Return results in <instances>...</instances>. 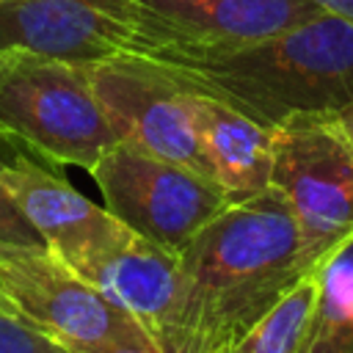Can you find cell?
<instances>
[{"label": "cell", "mask_w": 353, "mask_h": 353, "mask_svg": "<svg viewBox=\"0 0 353 353\" xmlns=\"http://www.w3.org/2000/svg\"><path fill=\"white\" fill-rule=\"evenodd\" d=\"M306 273L292 212L276 188L229 201L179 251L165 353H226Z\"/></svg>", "instance_id": "obj_1"}, {"label": "cell", "mask_w": 353, "mask_h": 353, "mask_svg": "<svg viewBox=\"0 0 353 353\" xmlns=\"http://www.w3.org/2000/svg\"><path fill=\"white\" fill-rule=\"evenodd\" d=\"M154 63L182 88L210 94L273 130L336 119L353 105V22L331 11L221 55Z\"/></svg>", "instance_id": "obj_2"}, {"label": "cell", "mask_w": 353, "mask_h": 353, "mask_svg": "<svg viewBox=\"0 0 353 353\" xmlns=\"http://www.w3.org/2000/svg\"><path fill=\"white\" fill-rule=\"evenodd\" d=\"M0 135L52 165L85 171L119 143L85 63L28 50L0 52Z\"/></svg>", "instance_id": "obj_3"}, {"label": "cell", "mask_w": 353, "mask_h": 353, "mask_svg": "<svg viewBox=\"0 0 353 353\" xmlns=\"http://www.w3.org/2000/svg\"><path fill=\"white\" fill-rule=\"evenodd\" d=\"M270 188L292 212L306 270L353 237V143L336 119L273 130Z\"/></svg>", "instance_id": "obj_4"}, {"label": "cell", "mask_w": 353, "mask_h": 353, "mask_svg": "<svg viewBox=\"0 0 353 353\" xmlns=\"http://www.w3.org/2000/svg\"><path fill=\"white\" fill-rule=\"evenodd\" d=\"M0 292L22 320L69 353L154 339L50 248L0 243Z\"/></svg>", "instance_id": "obj_5"}, {"label": "cell", "mask_w": 353, "mask_h": 353, "mask_svg": "<svg viewBox=\"0 0 353 353\" xmlns=\"http://www.w3.org/2000/svg\"><path fill=\"white\" fill-rule=\"evenodd\" d=\"M88 174L119 221L174 254L232 201L201 171L127 143L110 146Z\"/></svg>", "instance_id": "obj_6"}, {"label": "cell", "mask_w": 353, "mask_h": 353, "mask_svg": "<svg viewBox=\"0 0 353 353\" xmlns=\"http://www.w3.org/2000/svg\"><path fill=\"white\" fill-rule=\"evenodd\" d=\"M314 0H130V55L188 61L221 55L314 19Z\"/></svg>", "instance_id": "obj_7"}, {"label": "cell", "mask_w": 353, "mask_h": 353, "mask_svg": "<svg viewBox=\"0 0 353 353\" xmlns=\"http://www.w3.org/2000/svg\"><path fill=\"white\" fill-rule=\"evenodd\" d=\"M85 72L119 143L190 165L207 176L185 88L154 61L127 52L91 61Z\"/></svg>", "instance_id": "obj_8"}, {"label": "cell", "mask_w": 353, "mask_h": 353, "mask_svg": "<svg viewBox=\"0 0 353 353\" xmlns=\"http://www.w3.org/2000/svg\"><path fill=\"white\" fill-rule=\"evenodd\" d=\"M0 179L28 221L39 229L47 248L74 270L119 245L132 232L105 204H94L83 196L52 168V163L36 157L19 143H14L8 157H0Z\"/></svg>", "instance_id": "obj_9"}, {"label": "cell", "mask_w": 353, "mask_h": 353, "mask_svg": "<svg viewBox=\"0 0 353 353\" xmlns=\"http://www.w3.org/2000/svg\"><path fill=\"white\" fill-rule=\"evenodd\" d=\"M132 47L130 0H0V52L91 63Z\"/></svg>", "instance_id": "obj_10"}, {"label": "cell", "mask_w": 353, "mask_h": 353, "mask_svg": "<svg viewBox=\"0 0 353 353\" xmlns=\"http://www.w3.org/2000/svg\"><path fill=\"white\" fill-rule=\"evenodd\" d=\"M77 273L165 345L182 281L179 254L130 232Z\"/></svg>", "instance_id": "obj_11"}, {"label": "cell", "mask_w": 353, "mask_h": 353, "mask_svg": "<svg viewBox=\"0 0 353 353\" xmlns=\"http://www.w3.org/2000/svg\"><path fill=\"white\" fill-rule=\"evenodd\" d=\"M185 99L207 176L232 201L268 190L273 174V127L201 91L185 88Z\"/></svg>", "instance_id": "obj_12"}, {"label": "cell", "mask_w": 353, "mask_h": 353, "mask_svg": "<svg viewBox=\"0 0 353 353\" xmlns=\"http://www.w3.org/2000/svg\"><path fill=\"white\" fill-rule=\"evenodd\" d=\"M320 292L295 353H353V237L320 262Z\"/></svg>", "instance_id": "obj_13"}, {"label": "cell", "mask_w": 353, "mask_h": 353, "mask_svg": "<svg viewBox=\"0 0 353 353\" xmlns=\"http://www.w3.org/2000/svg\"><path fill=\"white\" fill-rule=\"evenodd\" d=\"M320 292L317 268L295 281L226 353H295Z\"/></svg>", "instance_id": "obj_14"}, {"label": "cell", "mask_w": 353, "mask_h": 353, "mask_svg": "<svg viewBox=\"0 0 353 353\" xmlns=\"http://www.w3.org/2000/svg\"><path fill=\"white\" fill-rule=\"evenodd\" d=\"M0 353H69L14 312L0 309Z\"/></svg>", "instance_id": "obj_15"}, {"label": "cell", "mask_w": 353, "mask_h": 353, "mask_svg": "<svg viewBox=\"0 0 353 353\" xmlns=\"http://www.w3.org/2000/svg\"><path fill=\"white\" fill-rule=\"evenodd\" d=\"M0 243H14V245H30V248H47L44 237L39 229L28 221L11 190L0 179Z\"/></svg>", "instance_id": "obj_16"}, {"label": "cell", "mask_w": 353, "mask_h": 353, "mask_svg": "<svg viewBox=\"0 0 353 353\" xmlns=\"http://www.w3.org/2000/svg\"><path fill=\"white\" fill-rule=\"evenodd\" d=\"M94 353H165V347L157 339H138V342H121V345H110Z\"/></svg>", "instance_id": "obj_17"}, {"label": "cell", "mask_w": 353, "mask_h": 353, "mask_svg": "<svg viewBox=\"0 0 353 353\" xmlns=\"http://www.w3.org/2000/svg\"><path fill=\"white\" fill-rule=\"evenodd\" d=\"M323 11H331L336 17H345L353 22V0H314Z\"/></svg>", "instance_id": "obj_18"}, {"label": "cell", "mask_w": 353, "mask_h": 353, "mask_svg": "<svg viewBox=\"0 0 353 353\" xmlns=\"http://www.w3.org/2000/svg\"><path fill=\"white\" fill-rule=\"evenodd\" d=\"M336 124L342 127V132L350 138V143H353V105L350 108H345L339 116H336Z\"/></svg>", "instance_id": "obj_19"}, {"label": "cell", "mask_w": 353, "mask_h": 353, "mask_svg": "<svg viewBox=\"0 0 353 353\" xmlns=\"http://www.w3.org/2000/svg\"><path fill=\"white\" fill-rule=\"evenodd\" d=\"M0 309H6V312H14V309H11V303L3 298V292H0ZM14 314H17V312H14Z\"/></svg>", "instance_id": "obj_20"}, {"label": "cell", "mask_w": 353, "mask_h": 353, "mask_svg": "<svg viewBox=\"0 0 353 353\" xmlns=\"http://www.w3.org/2000/svg\"><path fill=\"white\" fill-rule=\"evenodd\" d=\"M0 141H3V135H0Z\"/></svg>", "instance_id": "obj_21"}]
</instances>
